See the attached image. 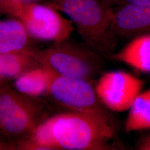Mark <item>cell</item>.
<instances>
[{
  "instance_id": "1",
  "label": "cell",
  "mask_w": 150,
  "mask_h": 150,
  "mask_svg": "<svg viewBox=\"0 0 150 150\" xmlns=\"http://www.w3.org/2000/svg\"><path fill=\"white\" fill-rule=\"evenodd\" d=\"M116 136L108 113L68 110L49 116L14 150H105L113 149Z\"/></svg>"
},
{
  "instance_id": "2",
  "label": "cell",
  "mask_w": 150,
  "mask_h": 150,
  "mask_svg": "<svg viewBox=\"0 0 150 150\" xmlns=\"http://www.w3.org/2000/svg\"><path fill=\"white\" fill-rule=\"evenodd\" d=\"M45 4L69 16L88 46L103 57L112 56L116 43L111 29L114 9L106 0H51Z\"/></svg>"
},
{
  "instance_id": "3",
  "label": "cell",
  "mask_w": 150,
  "mask_h": 150,
  "mask_svg": "<svg viewBox=\"0 0 150 150\" xmlns=\"http://www.w3.org/2000/svg\"><path fill=\"white\" fill-rule=\"evenodd\" d=\"M38 97L30 96L6 83L0 90V131L2 148L13 150L48 118L47 105Z\"/></svg>"
},
{
  "instance_id": "4",
  "label": "cell",
  "mask_w": 150,
  "mask_h": 150,
  "mask_svg": "<svg viewBox=\"0 0 150 150\" xmlns=\"http://www.w3.org/2000/svg\"><path fill=\"white\" fill-rule=\"evenodd\" d=\"M36 56L42 66L67 77L91 82L103 69L102 55L84 42H74L69 38L36 51Z\"/></svg>"
},
{
  "instance_id": "5",
  "label": "cell",
  "mask_w": 150,
  "mask_h": 150,
  "mask_svg": "<svg viewBox=\"0 0 150 150\" xmlns=\"http://www.w3.org/2000/svg\"><path fill=\"white\" fill-rule=\"evenodd\" d=\"M45 68L49 76L47 95L59 106L82 112L108 113L91 81L63 76Z\"/></svg>"
},
{
  "instance_id": "6",
  "label": "cell",
  "mask_w": 150,
  "mask_h": 150,
  "mask_svg": "<svg viewBox=\"0 0 150 150\" xmlns=\"http://www.w3.org/2000/svg\"><path fill=\"white\" fill-rule=\"evenodd\" d=\"M33 39L57 42L70 38L75 30L74 23L46 4L26 2L18 18Z\"/></svg>"
},
{
  "instance_id": "7",
  "label": "cell",
  "mask_w": 150,
  "mask_h": 150,
  "mask_svg": "<svg viewBox=\"0 0 150 150\" xmlns=\"http://www.w3.org/2000/svg\"><path fill=\"white\" fill-rule=\"evenodd\" d=\"M143 81L123 71L103 73L95 87L102 104L115 112L129 110L136 97L141 92Z\"/></svg>"
},
{
  "instance_id": "8",
  "label": "cell",
  "mask_w": 150,
  "mask_h": 150,
  "mask_svg": "<svg viewBox=\"0 0 150 150\" xmlns=\"http://www.w3.org/2000/svg\"><path fill=\"white\" fill-rule=\"evenodd\" d=\"M111 29L115 38H134L150 33V5H125L114 10Z\"/></svg>"
},
{
  "instance_id": "9",
  "label": "cell",
  "mask_w": 150,
  "mask_h": 150,
  "mask_svg": "<svg viewBox=\"0 0 150 150\" xmlns=\"http://www.w3.org/2000/svg\"><path fill=\"white\" fill-rule=\"evenodd\" d=\"M36 51L30 50L0 54L1 85L15 80L30 70L42 67V64L36 56Z\"/></svg>"
},
{
  "instance_id": "10",
  "label": "cell",
  "mask_w": 150,
  "mask_h": 150,
  "mask_svg": "<svg viewBox=\"0 0 150 150\" xmlns=\"http://www.w3.org/2000/svg\"><path fill=\"white\" fill-rule=\"evenodd\" d=\"M111 57L144 73H150V33L132 39Z\"/></svg>"
},
{
  "instance_id": "11",
  "label": "cell",
  "mask_w": 150,
  "mask_h": 150,
  "mask_svg": "<svg viewBox=\"0 0 150 150\" xmlns=\"http://www.w3.org/2000/svg\"><path fill=\"white\" fill-rule=\"evenodd\" d=\"M26 28L18 18L0 22V54L21 51H35L32 48Z\"/></svg>"
},
{
  "instance_id": "12",
  "label": "cell",
  "mask_w": 150,
  "mask_h": 150,
  "mask_svg": "<svg viewBox=\"0 0 150 150\" xmlns=\"http://www.w3.org/2000/svg\"><path fill=\"white\" fill-rule=\"evenodd\" d=\"M48 85V71L43 66L27 71L13 82V87L17 91L36 97L47 95Z\"/></svg>"
},
{
  "instance_id": "13",
  "label": "cell",
  "mask_w": 150,
  "mask_h": 150,
  "mask_svg": "<svg viewBox=\"0 0 150 150\" xmlns=\"http://www.w3.org/2000/svg\"><path fill=\"white\" fill-rule=\"evenodd\" d=\"M150 129V88L136 97L125 124L126 132Z\"/></svg>"
},
{
  "instance_id": "14",
  "label": "cell",
  "mask_w": 150,
  "mask_h": 150,
  "mask_svg": "<svg viewBox=\"0 0 150 150\" xmlns=\"http://www.w3.org/2000/svg\"><path fill=\"white\" fill-rule=\"evenodd\" d=\"M23 5L22 0H0L1 13L19 18L21 15Z\"/></svg>"
},
{
  "instance_id": "15",
  "label": "cell",
  "mask_w": 150,
  "mask_h": 150,
  "mask_svg": "<svg viewBox=\"0 0 150 150\" xmlns=\"http://www.w3.org/2000/svg\"><path fill=\"white\" fill-rule=\"evenodd\" d=\"M112 6H118L125 5H150V0H106Z\"/></svg>"
},
{
  "instance_id": "16",
  "label": "cell",
  "mask_w": 150,
  "mask_h": 150,
  "mask_svg": "<svg viewBox=\"0 0 150 150\" xmlns=\"http://www.w3.org/2000/svg\"><path fill=\"white\" fill-rule=\"evenodd\" d=\"M141 150H150V137L146 138L139 145Z\"/></svg>"
},
{
  "instance_id": "17",
  "label": "cell",
  "mask_w": 150,
  "mask_h": 150,
  "mask_svg": "<svg viewBox=\"0 0 150 150\" xmlns=\"http://www.w3.org/2000/svg\"><path fill=\"white\" fill-rule=\"evenodd\" d=\"M32 1V0H22V1Z\"/></svg>"
},
{
  "instance_id": "18",
  "label": "cell",
  "mask_w": 150,
  "mask_h": 150,
  "mask_svg": "<svg viewBox=\"0 0 150 150\" xmlns=\"http://www.w3.org/2000/svg\"><path fill=\"white\" fill-rule=\"evenodd\" d=\"M51 1V0H47V1Z\"/></svg>"
}]
</instances>
